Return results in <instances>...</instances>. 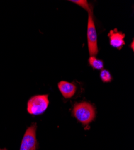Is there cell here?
Masks as SVG:
<instances>
[{"instance_id": "obj_6", "label": "cell", "mask_w": 134, "mask_h": 150, "mask_svg": "<svg viewBox=\"0 0 134 150\" xmlns=\"http://www.w3.org/2000/svg\"><path fill=\"white\" fill-rule=\"evenodd\" d=\"M58 87L60 93L65 98H72L77 91V86L74 83L65 81H60L58 83Z\"/></svg>"}, {"instance_id": "obj_10", "label": "cell", "mask_w": 134, "mask_h": 150, "mask_svg": "<svg viewBox=\"0 0 134 150\" xmlns=\"http://www.w3.org/2000/svg\"><path fill=\"white\" fill-rule=\"evenodd\" d=\"M131 46H132V50H133V41H132V44H131Z\"/></svg>"}, {"instance_id": "obj_8", "label": "cell", "mask_w": 134, "mask_h": 150, "mask_svg": "<svg viewBox=\"0 0 134 150\" xmlns=\"http://www.w3.org/2000/svg\"><path fill=\"white\" fill-rule=\"evenodd\" d=\"M70 2L74 3L78 6H80L81 7L83 8L84 10H86L88 13L89 12L93 11V7L92 6L88 3L86 0H71Z\"/></svg>"}, {"instance_id": "obj_5", "label": "cell", "mask_w": 134, "mask_h": 150, "mask_svg": "<svg viewBox=\"0 0 134 150\" xmlns=\"http://www.w3.org/2000/svg\"><path fill=\"white\" fill-rule=\"evenodd\" d=\"M110 45L118 50H120L125 45L124 39L125 34L122 32L118 31L117 29L111 30L108 34Z\"/></svg>"}, {"instance_id": "obj_1", "label": "cell", "mask_w": 134, "mask_h": 150, "mask_svg": "<svg viewBox=\"0 0 134 150\" xmlns=\"http://www.w3.org/2000/svg\"><path fill=\"white\" fill-rule=\"evenodd\" d=\"M96 110L90 103L82 102L75 103L72 109V115L83 125H88L96 118Z\"/></svg>"}, {"instance_id": "obj_4", "label": "cell", "mask_w": 134, "mask_h": 150, "mask_svg": "<svg viewBox=\"0 0 134 150\" xmlns=\"http://www.w3.org/2000/svg\"><path fill=\"white\" fill-rule=\"evenodd\" d=\"M36 130V123H33L31 126L27 129L22 138L19 150H36L38 148Z\"/></svg>"}, {"instance_id": "obj_7", "label": "cell", "mask_w": 134, "mask_h": 150, "mask_svg": "<svg viewBox=\"0 0 134 150\" xmlns=\"http://www.w3.org/2000/svg\"><path fill=\"white\" fill-rule=\"evenodd\" d=\"M89 62L90 66L94 70H102L104 69V62L102 60L97 59L95 56H91L89 58Z\"/></svg>"}, {"instance_id": "obj_9", "label": "cell", "mask_w": 134, "mask_h": 150, "mask_svg": "<svg viewBox=\"0 0 134 150\" xmlns=\"http://www.w3.org/2000/svg\"><path fill=\"white\" fill-rule=\"evenodd\" d=\"M100 78L103 82H110L113 80V77L109 71L102 69L100 73Z\"/></svg>"}, {"instance_id": "obj_2", "label": "cell", "mask_w": 134, "mask_h": 150, "mask_svg": "<svg viewBox=\"0 0 134 150\" xmlns=\"http://www.w3.org/2000/svg\"><path fill=\"white\" fill-rule=\"evenodd\" d=\"M49 103L48 94L34 96L31 97L27 103V111L33 115H41L47 109Z\"/></svg>"}, {"instance_id": "obj_3", "label": "cell", "mask_w": 134, "mask_h": 150, "mask_svg": "<svg viewBox=\"0 0 134 150\" xmlns=\"http://www.w3.org/2000/svg\"><path fill=\"white\" fill-rule=\"evenodd\" d=\"M87 43L89 54L91 56L97 55L99 52L98 45H97V31L94 23L93 11L89 13L88 22H87Z\"/></svg>"}, {"instance_id": "obj_11", "label": "cell", "mask_w": 134, "mask_h": 150, "mask_svg": "<svg viewBox=\"0 0 134 150\" xmlns=\"http://www.w3.org/2000/svg\"><path fill=\"white\" fill-rule=\"evenodd\" d=\"M0 150H7L6 148H3V149H1V148H0Z\"/></svg>"}]
</instances>
